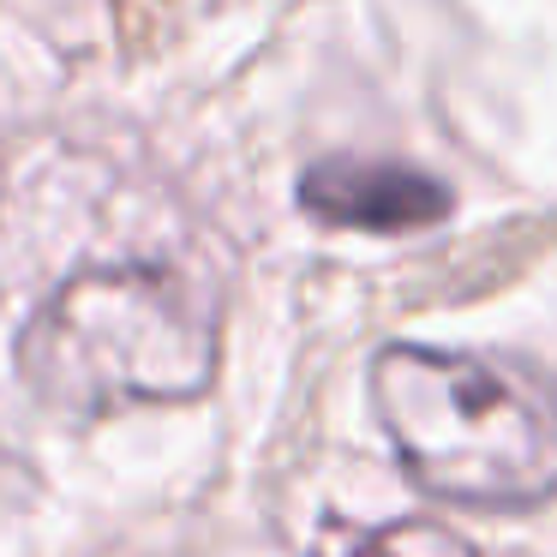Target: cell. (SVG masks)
I'll list each match as a JSON object with an SVG mask.
<instances>
[{"mask_svg": "<svg viewBox=\"0 0 557 557\" xmlns=\"http://www.w3.org/2000/svg\"><path fill=\"white\" fill-rule=\"evenodd\" d=\"M372 401L413 485L461 509H540L557 497V396L485 354L396 348L372 366Z\"/></svg>", "mask_w": 557, "mask_h": 557, "instance_id": "cell-2", "label": "cell"}, {"mask_svg": "<svg viewBox=\"0 0 557 557\" xmlns=\"http://www.w3.org/2000/svg\"><path fill=\"white\" fill-rule=\"evenodd\" d=\"M222 354L216 300L205 282L162 264H114L73 276L18 342L30 396L73 420L193 401Z\"/></svg>", "mask_w": 557, "mask_h": 557, "instance_id": "cell-1", "label": "cell"}, {"mask_svg": "<svg viewBox=\"0 0 557 557\" xmlns=\"http://www.w3.org/2000/svg\"><path fill=\"white\" fill-rule=\"evenodd\" d=\"M312 557H473V545L437 521H384L360 533H324Z\"/></svg>", "mask_w": 557, "mask_h": 557, "instance_id": "cell-4", "label": "cell"}, {"mask_svg": "<svg viewBox=\"0 0 557 557\" xmlns=\"http://www.w3.org/2000/svg\"><path fill=\"white\" fill-rule=\"evenodd\" d=\"M300 205L318 222L366 234H408L449 210V193L432 174L408 162H372V157H330L300 174Z\"/></svg>", "mask_w": 557, "mask_h": 557, "instance_id": "cell-3", "label": "cell"}]
</instances>
